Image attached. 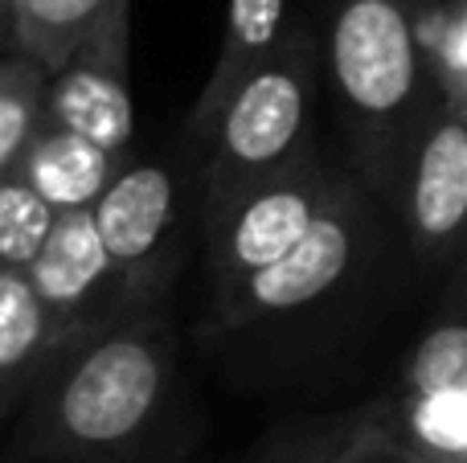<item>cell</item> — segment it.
Segmentation results:
<instances>
[{
  "label": "cell",
  "mask_w": 467,
  "mask_h": 463,
  "mask_svg": "<svg viewBox=\"0 0 467 463\" xmlns=\"http://www.w3.org/2000/svg\"><path fill=\"white\" fill-rule=\"evenodd\" d=\"M283 29H287V0H230L218 62H213L210 78L202 87V98L189 115V136H202V128L230 98V90L279 46Z\"/></svg>",
  "instance_id": "obj_12"
},
{
  "label": "cell",
  "mask_w": 467,
  "mask_h": 463,
  "mask_svg": "<svg viewBox=\"0 0 467 463\" xmlns=\"http://www.w3.org/2000/svg\"><path fill=\"white\" fill-rule=\"evenodd\" d=\"M320 82V46L307 21H287L279 46L230 90L202 128V205L205 218L230 205L242 189L275 177L312 139V103Z\"/></svg>",
  "instance_id": "obj_3"
},
{
  "label": "cell",
  "mask_w": 467,
  "mask_h": 463,
  "mask_svg": "<svg viewBox=\"0 0 467 463\" xmlns=\"http://www.w3.org/2000/svg\"><path fill=\"white\" fill-rule=\"evenodd\" d=\"M21 0H0V41L8 46V29H13V13Z\"/></svg>",
  "instance_id": "obj_20"
},
{
  "label": "cell",
  "mask_w": 467,
  "mask_h": 463,
  "mask_svg": "<svg viewBox=\"0 0 467 463\" xmlns=\"http://www.w3.org/2000/svg\"><path fill=\"white\" fill-rule=\"evenodd\" d=\"M21 275L29 283L33 300H37L41 316H46L54 349L78 333L131 316L123 287L95 234L90 210L54 213L46 242H41V251L33 254V262Z\"/></svg>",
  "instance_id": "obj_9"
},
{
  "label": "cell",
  "mask_w": 467,
  "mask_h": 463,
  "mask_svg": "<svg viewBox=\"0 0 467 463\" xmlns=\"http://www.w3.org/2000/svg\"><path fill=\"white\" fill-rule=\"evenodd\" d=\"M345 169L324 160L320 144L279 169L275 177L242 189L230 205L205 218V246H210V300L250 275L275 267L291 246L304 238L320 205L337 189Z\"/></svg>",
  "instance_id": "obj_6"
},
{
  "label": "cell",
  "mask_w": 467,
  "mask_h": 463,
  "mask_svg": "<svg viewBox=\"0 0 467 463\" xmlns=\"http://www.w3.org/2000/svg\"><path fill=\"white\" fill-rule=\"evenodd\" d=\"M410 33L439 111L467 123V0H414Z\"/></svg>",
  "instance_id": "obj_14"
},
{
  "label": "cell",
  "mask_w": 467,
  "mask_h": 463,
  "mask_svg": "<svg viewBox=\"0 0 467 463\" xmlns=\"http://www.w3.org/2000/svg\"><path fill=\"white\" fill-rule=\"evenodd\" d=\"M373 238V201L353 172L337 180L328 201L312 218L296 246L275 267L250 275L246 283L230 287L226 295L210 300V328L234 333L258 320L291 316L299 308L320 304L332 287H340L357 271L361 254Z\"/></svg>",
  "instance_id": "obj_4"
},
{
  "label": "cell",
  "mask_w": 467,
  "mask_h": 463,
  "mask_svg": "<svg viewBox=\"0 0 467 463\" xmlns=\"http://www.w3.org/2000/svg\"><path fill=\"white\" fill-rule=\"evenodd\" d=\"M111 0H21L13 13L8 46L16 57L54 74L82 37L99 25Z\"/></svg>",
  "instance_id": "obj_15"
},
{
  "label": "cell",
  "mask_w": 467,
  "mask_h": 463,
  "mask_svg": "<svg viewBox=\"0 0 467 463\" xmlns=\"http://www.w3.org/2000/svg\"><path fill=\"white\" fill-rule=\"evenodd\" d=\"M54 210L16 172L0 177V271H25L41 251Z\"/></svg>",
  "instance_id": "obj_17"
},
{
  "label": "cell",
  "mask_w": 467,
  "mask_h": 463,
  "mask_svg": "<svg viewBox=\"0 0 467 463\" xmlns=\"http://www.w3.org/2000/svg\"><path fill=\"white\" fill-rule=\"evenodd\" d=\"M46 123L128 160L136 136L131 107V0H111L74 54L46 74Z\"/></svg>",
  "instance_id": "obj_8"
},
{
  "label": "cell",
  "mask_w": 467,
  "mask_h": 463,
  "mask_svg": "<svg viewBox=\"0 0 467 463\" xmlns=\"http://www.w3.org/2000/svg\"><path fill=\"white\" fill-rule=\"evenodd\" d=\"M414 0H340L328 25V78L361 189L398 210L410 156L439 115L410 33Z\"/></svg>",
  "instance_id": "obj_2"
},
{
  "label": "cell",
  "mask_w": 467,
  "mask_h": 463,
  "mask_svg": "<svg viewBox=\"0 0 467 463\" xmlns=\"http://www.w3.org/2000/svg\"><path fill=\"white\" fill-rule=\"evenodd\" d=\"M49 353H54V336L25 275L0 271V427L16 415Z\"/></svg>",
  "instance_id": "obj_13"
},
{
  "label": "cell",
  "mask_w": 467,
  "mask_h": 463,
  "mask_svg": "<svg viewBox=\"0 0 467 463\" xmlns=\"http://www.w3.org/2000/svg\"><path fill=\"white\" fill-rule=\"evenodd\" d=\"M398 213L406 218L414 259L427 271L451 267L467 218V123L443 111L427 123L406 169Z\"/></svg>",
  "instance_id": "obj_10"
},
{
  "label": "cell",
  "mask_w": 467,
  "mask_h": 463,
  "mask_svg": "<svg viewBox=\"0 0 467 463\" xmlns=\"http://www.w3.org/2000/svg\"><path fill=\"white\" fill-rule=\"evenodd\" d=\"M189 218L185 180L164 160L119 164L107 189L90 205V221L103 242L123 300L131 312H152L156 292L177 271L181 234Z\"/></svg>",
  "instance_id": "obj_7"
},
{
  "label": "cell",
  "mask_w": 467,
  "mask_h": 463,
  "mask_svg": "<svg viewBox=\"0 0 467 463\" xmlns=\"http://www.w3.org/2000/svg\"><path fill=\"white\" fill-rule=\"evenodd\" d=\"M353 415L427 463H467V320L460 295L422 333L381 398Z\"/></svg>",
  "instance_id": "obj_5"
},
{
  "label": "cell",
  "mask_w": 467,
  "mask_h": 463,
  "mask_svg": "<svg viewBox=\"0 0 467 463\" xmlns=\"http://www.w3.org/2000/svg\"><path fill=\"white\" fill-rule=\"evenodd\" d=\"M340 418L337 423H316L307 427L299 439H279L263 451V456H250L246 463H328V451L337 443Z\"/></svg>",
  "instance_id": "obj_19"
},
{
  "label": "cell",
  "mask_w": 467,
  "mask_h": 463,
  "mask_svg": "<svg viewBox=\"0 0 467 463\" xmlns=\"http://www.w3.org/2000/svg\"><path fill=\"white\" fill-rule=\"evenodd\" d=\"M128 160L103 152L99 144H90V139L74 136V131H66V128L41 123L37 136L29 139V148L21 152L13 172L54 213H66V210H90L95 197L107 189V180Z\"/></svg>",
  "instance_id": "obj_11"
},
{
  "label": "cell",
  "mask_w": 467,
  "mask_h": 463,
  "mask_svg": "<svg viewBox=\"0 0 467 463\" xmlns=\"http://www.w3.org/2000/svg\"><path fill=\"white\" fill-rule=\"evenodd\" d=\"M328 463H427V459L406 451L402 443L361 427L357 415H345L340 418L337 443H332V451H328Z\"/></svg>",
  "instance_id": "obj_18"
},
{
  "label": "cell",
  "mask_w": 467,
  "mask_h": 463,
  "mask_svg": "<svg viewBox=\"0 0 467 463\" xmlns=\"http://www.w3.org/2000/svg\"><path fill=\"white\" fill-rule=\"evenodd\" d=\"M41 123H46V70L16 54L0 57V177L16 169Z\"/></svg>",
  "instance_id": "obj_16"
},
{
  "label": "cell",
  "mask_w": 467,
  "mask_h": 463,
  "mask_svg": "<svg viewBox=\"0 0 467 463\" xmlns=\"http://www.w3.org/2000/svg\"><path fill=\"white\" fill-rule=\"evenodd\" d=\"M13 463H181L197 427L161 308L62 341L16 406Z\"/></svg>",
  "instance_id": "obj_1"
}]
</instances>
